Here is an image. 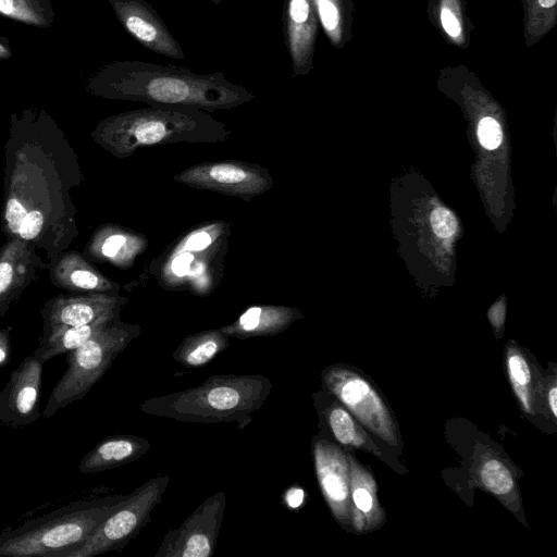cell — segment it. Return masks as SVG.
<instances>
[{"label":"cell","instance_id":"obj_36","mask_svg":"<svg viewBox=\"0 0 557 557\" xmlns=\"http://www.w3.org/2000/svg\"><path fill=\"white\" fill-rule=\"evenodd\" d=\"M12 267L8 262L0 263V293L4 292L12 281Z\"/></svg>","mask_w":557,"mask_h":557},{"label":"cell","instance_id":"obj_29","mask_svg":"<svg viewBox=\"0 0 557 557\" xmlns=\"http://www.w3.org/2000/svg\"><path fill=\"white\" fill-rule=\"evenodd\" d=\"M137 239L134 236H131L129 238L126 237L123 234H114L111 235L106 239V242L102 245L101 251L103 256L108 258H115L121 250L125 249L127 246H141L146 247V239L141 238L140 240H137L135 243H132L128 245V243Z\"/></svg>","mask_w":557,"mask_h":557},{"label":"cell","instance_id":"obj_7","mask_svg":"<svg viewBox=\"0 0 557 557\" xmlns=\"http://www.w3.org/2000/svg\"><path fill=\"white\" fill-rule=\"evenodd\" d=\"M322 385L370 432L388 444L398 443V430L386 404L360 374L343 366L322 371Z\"/></svg>","mask_w":557,"mask_h":557},{"label":"cell","instance_id":"obj_8","mask_svg":"<svg viewBox=\"0 0 557 557\" xmlns=\"http://www.w3.org/2000/svg\"><path fill=\"white\" fill-rule=\"evenodd\" d=\"M173 180L193 188L245 200L264 194L274 183L268 169L238 160L201 162L184 169Z\"/></svg>","mask_w":557,"mask_h":557},{"label":"cell","instance_id":"obj_39","mask_svg":"<svg viewBox=\"0 0 557 557\" xmlns=\"http://www.w3.org/2000/svg\"><path fill=\"white\" fill-rule=\"evenodd\" d=\"M210 2H212L213 4H219L220 2H222L223 0H209Z\"/></svg>","mask_w":557,"mask_h":557},{"label":"cell","instance_id":"obj_24","mask_svg":"<svg viewBox=\"0 0 557 557\" xmlns=\"http://www.w3.org/2000/svg\"><path fill=\"white\" fill-rule=\"evenodd\" d=\"M0 15L40 28L52 26L55 17L50 0H0Z\"/></svg>","mask_w":557,"mask_h":557},{"label":"cell","instance_id":"obj_9","mask_svg":"<svg viewBox=\"0 0 557 557\" xmlns=\"http://www.w3.org/2000/svg\"><path fill=\"white\" fill-rule=\"evenodd\" d=\"M225 503L223 491L206 498L177 529L165 533L154 557L213 556Z\"/></svg>","mask_w":557,"mask_h":557},{"label":"cell","instance_id":"obj_25","mask_svg":"<svg viewBox=\"0 0 557 557\" xmlns=\"http://www.w3.org/2000/svg\"><path fill=\"white\" fill-rule=\"evenodd\" d=\"M115 300H104L101 304L71 302L63 306L57 313L55 320L60 326H76L91 323L99 318L113 314Z\"/></svg>","mask_w":557,"mask_h":557},{"label":"cell","instance_id":"obj_5","mask_svg":"<svg viewBox=\"0 0 557 557\" xmlns=\"http://www.w3.org/2000/svg\"><path fill=\"white\" fill-rule=\"evenodd\" d=\"M140 326L117 321L109 323L81 347L67 355V369L52 388L42 416L84 398L103 376L116 357L140 334Z\"/></svg>","mask_w":557,"mask_h":557},{"label":"cell","instance_id":"obj_10","mask_svg":"<svg viewBox=\"0 0 557 557\" xmlns=\"http://www.w3.org/2000/svg\"><path fill=\"white\" fill-rule=\"evenodd\" d=\"M317 480L333 517L343 525L351 523L350 468L348 455L318 434L311 443Z\"/></svg>","mask_w":557,"mask_h":557},{"label":"cell","instance_id":"obj_15","mask_svg":"<svg viewBox=\"0 0 557 557\" xmlns=\"http://www.w3.org/2000/svg\"><path fill=\"white\" fill-rule=\"evenodd\" d=\"M149 448L150 442L143 436L132 434L111 435L84 455L78 463V470L85 474L110 470L137 460Z\"/></svg>","mask_w":557,"mask_h":557},{"label":"cell","instance_id":"obj_1","mask_svg":"<svg viewBox=\"0 0 557 557\" xmlns=\"http://www.w3.org/2000/svg\"><path fill=\"white\" fill-rule=\"evenodd\" d=\"M88 88L102 97L149 106H189L205 111L231 110L255 95L222 72L198 74L176 65L115 60L98 69Z\"/></svg>","mask_w":557,"mask_h":557},{"label":"cell","instance_id":"obj_6","mask_svg":"<svg viewBox=\"0 0 557 557\" xmlns=\"http://www.w3.org/2000/svg\"><path fill=\"white\" fill-rule=\"evenodd\" d=\"M170 475H157L134 492L67 557H94L123 549L151 521L161 503Z\"/></svg>","mask_w":557,"mask_h":557},{"label":"cell","instance_id":"obj_41","mask_svg":"<svg viewBox=\"0 0 557 557\" xmlns=\"http://www.w3.org/2000/svg\"><path fill=\"white\" fill-rule=\"evenodd\" d=\"M481 1H483V0H481Z\"/></svg>","mask_w":557,"mask_h":557},{"label":"cell","instance_id":"obj_13","mask_svg":"<svg viewBox=\"0 0 557 557\" xmlns=\"http://www.w3.org/2000/svg\"><path fill=\"white\" fill-rule=\"evenodd\" d=\"M319 26L314 0H286L284 28L293 76L307 75L313 69Z\"/></svg>","mask_w":557,"mask_h":557},{"label":"cell","instance_id":"obj_20","mask_svg":"<svg viewBox=\"0 0 557 557\" xmlns=\"http://www.w3.org/2000/svg\"><path fill=\"white\" fill-rule=\"evenodd\" d=\"M112 320L113 314H108L88 324L61 326L47 339L41 341L33 355L41 362H46L61 354L70 352L85 344Z\"/></svg>","mask_w":557,"mask_h":557},{"label":"cell","instance_id":"obj_21","mask_svg":"<svg viewBox=\"0 0 557 557\" xmlns=\"http://www.w3.org/2000/svg\"><path fill=\"white\" fill-rule=\"evenodd\" d=\"M319 23L330 44L343 49L352 37L351 0H314Z\"/></svg>","mask_w":557,"mask_h":557},{"label":"cell","instance_id":"obj_17","mask_svg":"<svg viewBox=\"0 0 557 557\" xmlns=\"http://www.w3.org/2000/svg\"><path fill=\"white\" fill-rule=\"evenodd\" d=\"M426 13L431 24L448 45L459 49L469 47L473 25L465 0H429Z\"/></svg>","mask_w":557,"mask_h":557},{"label":"cell","instance_id":"obj_2","mask_svg":"<svg viewBox=\"0 0 557 557\" xmlns=\"http://www.w3.org/2000/svg\"><path fill=\"white\" fill-rule=\"evenodd\" d=\"M273 384L262 374H214L200 385L139 404L146 414L188 423L235 422L243 430L263 406Z\"/></svg>","mask_w":557,"mask_h":557},{"label":"cell","instance_id":"obj_11","mask_svg":"<svg viewBox=\"0 0 557 557\" xmlns=\"http://www.w3.org/2000/svg\"><path fill=\"white\" fill-rule=\"evenodd\" d=\"M44 362L25 357L0 391V421L12 428L25 426L40 417L39 393Z\"/></svg>","mask_w":557,"mask_h":557},{"label":"cell","instance_id":"obj_23","mask_svg":"<svg viewBox=\"0 0 557 557\" xmlns=\"http://www.w3.org/2000/svg\"><path fill=\"white\" fill-rule=\"evenodd\" d=\"M506 369L511 387L521 408L530 414L534 413V385L530 363L518 348H508L506 352Z\"/></svg>","mask_w":557,"mask_h":557},{"label":"cell","instance_id":"obj_3","mask_svg":"<svg viewBox=\"0 0 557 557\" xmlns=\"http://www.w3.org/2000/svg\"><path fill=\"white\" fill-rule=\"evenodd\" d=\"M111 148L122 157L140 147L219 144L231 129L208 111L189 106H149L112 116L103 126Z\"/></svg>","mask_w":557,"mask_h":557},{"label":"cell","instance_id":"obj_32","mask_svg":"<svg viewBox=\"0 0 557 557\" xmlns=\"http://www.w3.org/2000/svg\"><path fill=\"white\" fill-rule=\"evenodd\" d=\"M25 208L14 198L10 199L7 205L5 218L10 230L17 233L20 226L26 216Z\"/></svg>","mask_w":557,"mask_h":557},{"label":"cell","instance_id":"obj_26","mask_svg":"<svg viewBox=\"0 0 557 557\" xmlns=\"http://www.w3.org/2000/svg\"><path fill=\"white\" fill-rule=\"evenodd\" d=\"M479 476L485 488L498 497L510 496L516 488L510 470L496 458H490L482 462Z\"/></svg>","mask_w":557,"mask_h":557},{"label":"cell","instance_id":"obj_12","mask_svg":"<svg viewBox=\"0 0 557 557\" xmlns=\"http://www.w3.org/2000/svg\"><path fill=\"white\" fill-rule=\"evenodd\" d=\"M123 28L141 46L171 59L183 60L180 42L146 0H108Z\"/></svg>","mask_w":557,"mask_h":557},{"label":"cell","instance_id":"obj_31","mask_svg":"<svg viewBox=\"0 0 557 557\" xmlns=\"http://www.w3.org/2000/svg\"><path fill=\"white\" fill-rule=\"evenodd\" d=\"M44 222L42 214L39 211H32L24 218L18 233L24 239H33L38 235Z\"/></svg>","mask_w":557,"mask_h":557},{"label":"cell","instance_id":"obj_27","mask_svg":"<svg viewBox=\"0 0 557 557\" xmlns=\"http://www.w3.org/2000/svg\"><path fill=\"white\" fill-rule=\"evenodd\" d=\"M478 136L481 145L486 149H496L503 139V132L495 117L483 116L478 124Z\"/></svg>","mask_w":557,"mask_h":557},{"label":"cell","instance_id":"obj_37","mask_svg":"<svg viewBox=\"0 0 557 557\" xmlns=\"http://www.w3.org/2000/svg\"><path fill=\"white\" fill-rule=\"evenodd\" d=\"M547 406L553 414V418L557 417V388L553 384L547 391Z\"/></svg>","mask_w":557,"mask_h":557},{"label":"cell","instance_id":"obj_38","mask_svg":"<svg viewBox=\"0 0 557 557\" xmlns=\"http://www.w3.org/2000/svg\"><path fill=\"white\" fill-rule=\"evenodd\" d=\"M12 57V48L9 39L0 35V60H7Z\"/></svg>","mask_w":557,"mask_h":557},{"label":"cell","instance_id":"obj_35","mask_svg":"<svg viewBox=\"0 0 557 557\" xmlns=\"http://www.w3.org/2000/svg\"><path fill=\"white\" fill-rule=\"evenodd\" d=\"M11 359L10 343L7 334L0 333V368L5 367Z\"/></svg>","mask_w":557,"mask_h":557},{"label":"cell","instance_id":"obj_30","mask_svg":"<svg viewBox=\"0 0 557 557\" xmlns=\"http://www.w3.org/2000/svg\"><path fill=\"white\" fill-rule=\"evenodd\" d=\"M215 232L213 228L195 232L178 247L177 251H201L213 243Z\"/></svg>","mask_w":557,"mask_h":557},{"label":"cell","instance_id":"obj_33","mask_svg":"<svg viewBox=\"0 0 557 557\" xmlns=\"http://www.w3.org/2000/svg\"><path fill=\"white\" fill-rule=\"evenodd\" d=\"M71 280L76 286L84 289H94L99 284L98 277L86 270L74 271L71 275Z\"/></svg>","mask_w":557,"mask_h":557},{"label":"cell","instance_id":"obj_4","mask_svg":"<svg viewBox=\"0 0 557 557\" xmlns=\"http://www.w3.org/2000/svg\"><path fill=\"white\" fill-rule=\"evenodd\" d=\"M127 496L75 502L5 531L0 534V557H67Z\"/></svg>","mask_w":557,"mask_h":557},{"label":"cell","instance_id":"obj_14","mask_svg":"<svg viewBox=\"0 0 557 557\" xmlns=\"http://www.w3.org/2000/svg\"><path fill=\"white\" fill-rule=\"evenodd\" d=\"M301 312L287 306H253L248 308L233 323L220 330L230 338L248 339L274 336L284 332L295 321L301 319Z\"/></svg>","mask_w":557,"mask_h":557},{"label":"cell","instance_id":"obj_40","mask_svg":"<svg viewBox=\"0 0 557 557\" xmlns=\"http://www.w3.org/2000/svg\"><path fill=\"white\" fill-rule=\"evenodd\" d=\"M528 0H521V4L525 3Z\"/></svg>","mask_w":557,"mask_h":557},{"label":"cell","instance_id":"obj_28","mask_svg":"<svg viewBox=\"0 0 557 557\" xmlns=\"http://www.w3.org/2000/svg\"><path fill=\"white\" fill-rule=\"evenodd\" d=\"M430 221L435 234L443 238L451 236L457 227V221L453 213L442 207L433 210Z\"/></svg>","mask_w":557,"mask_h":557},{"label":"cell","instance_id":"obj_18","mask_svg":"<svg viewBox=\"0 0 557 557\" xmlns=\"http://www.w3.org/2000/svg\"><path fill=\"white\" fill-rule=\"evenodd\" d=\"M312 397L320 420L337 443L370 449L368 440L352 414L334 396L327 392H317Z\"/></svg>","mask_w":557,"mask_h":557},{"label":"cell","instance_id":"obj_19","mask_svg":"<svg viewBox=\"0 0 557 557\" xmlns=\"http://www.w3.org/2000/svg\"><path fill=\"white\" fill-rule=\"evenodd\" d=\"M230 337L219 330H206L184 337L173 351V359L189 369L208 364L230 347Z\"/></svg>","mask_w":557,"mask_h":557},{"label":"cell","instance_id":"obj_16","mask_svg":"<svg viewBox=\"0 0 557 557\" xmlns=\"http://www.w3.org/2000/svg\"><path fill=\"white\" fill-rule=\"evenodd\" d=\"M350 468L351 525L358 532H367L380 525L383 511L376 497V486L371 474L351 456Z\"/></svg>","mask_w":557,"mask_h":557},{"label":"cell","instance_id":"obj_22","mask_svg":"<svg viewBox=\"0 0 557 557\" xmlns=\"http://www.w3.org/2000/svg\"><path fill=\"white\" fill-rule=\"evenodd\" d=\"M527 47L537 44L557 23V0H528L522 4Z\"/></svg>","mask_w":557,"mask_h":557},{"label":"cell","instance_id":"obj_34","mask_svg":"<svg viewBox=\"0 0 557 557\" xmlns=\"http://www.w3.org/2000/svg\"><path fill=\"white\" fill-rule=\"evenodd\" d=\"M194 255L191 251L180 252L172 261V271L177 276H184L188 273Z\"/></svg>","mask_w":557,"mask_h":557}]
</instances>
